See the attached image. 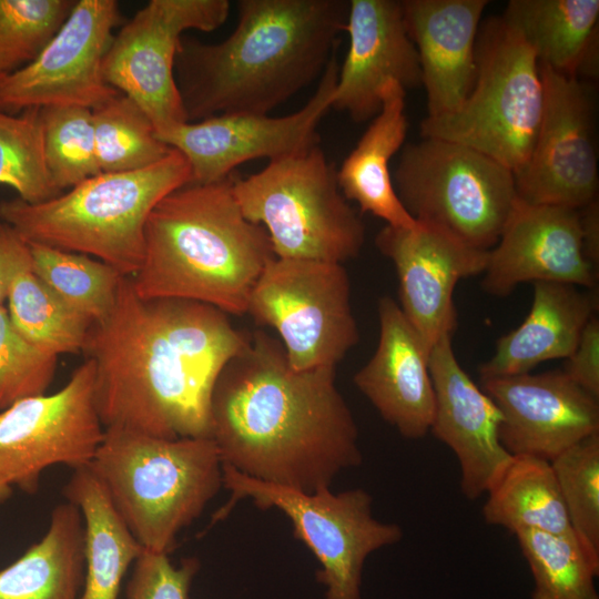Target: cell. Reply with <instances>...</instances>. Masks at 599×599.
Instances as JSON below:
<instances>
[{
    "instance_id": "6da1fadb",
    "label": "cell",
    "mask_w": 599,
    "mask_h": 599,
    "mask_svg": "<svg viewBox=\"0 0 599 599\" xmlns=\"http://www.w3.org/2000/svg\"><path fill=\"white\" fill-rule=\"evenodd\" d=\"M248 339L221 309L140 297L124 276L112 309L91 324L81 351L94 367V402L104 429L211 438L215 382Z\"/></svg>"
},
{
    "instance_id": "7a4b0ae2",
    "label": "cell",
    "mask_w": 599,
    "mask_h": 599,
    "mask_svg": "<svg viewBox=\"0 0 599 599\" xmlns=\"http://www.w3.org/2000/svg\"><path fill=\"white\" fill-rule=\"evenodd\" d=\"M210 416L222 465L261 481L313 493L363 461L336 368L294 369L262 331L221 370Z\"/></svg>"
},
{
    "instance_id": "3957f363",
    "label": "cell",
    "mask_w": 599,
    "mask_h": 599,
    "mask_svg": "<svg viewBox=\"0 0 599 599\" xmlns=\"http://www.w3.org/2000/svg\"><path fill=\"white\" fill-rule=\"evenodd\" d=\"M347 0H240L219 43L182 37L174 77L187 122L267 114L322 77L345 30Z\"/></svg>"
},
{
    "instance_id": "277c9868",
    "label": "cell",
    "mask_w": 599,
    "mask_h": 599,
    "mask_svg": "<svg viewBox=\"0 0 599 599\" xmlns=\"http://www.w3.org/2000/svg\"><path fill=\"white\" fill-rule=\"evenodd\" d=\"M233 177L186 183L150 213L144 251L131 282L143 298H183L243 315L252 291L276 256L265 229L248 221Z\"/></svg>"
},
{
    "instance_id": "5b68a950",
    "label": "cell",
    "mask_w": 599,
    "mask_h": 599,
    "mask_svg": "<svg viewBox=\"0 0 599 599\" xmlns=\"http://www.w3.org/2000/svg\"><path fill=\"white\" fill-rule=\"evenodd\" d=\"M191 181L179 151L145 169L100 173L45 202H0V220L27 243L93 256L132 276L144 251V229L154 206Z\"/></svg>"
},
{
    "instance_id": "8992f818",
    "label": "cell",
    "mask_w": 599,
    "mask_h": 599,
    "mask_svg": "<svg viewBox=\"0 0 599 599\" xmlns=\"http://www.w3.org/2000/svg\"><path fill=\"white\" fill-rule=\"evenodd\" d=\"M90 467L140 545L156 552L170 554L180 531L223 487L210 437L165 439L105 428Z\"/></svg>"
},
{
    "instance_id": "52a82bcc",
    "label": "cell",
    "mask_w": 599,
    "mask_h": 599,
    "mask_svg": "<svg viewBox=\"0 0 599 599\" xmlns=\"http://www.w3.org/2000/svg\"><path fill=\"white\" fill-rule=\"evenodd\" d=\"M233 193L243 215L265 229L276 257L343 264L364 246V223L319 144L234 175Z\"/></svg>"
},
{
    "instance_id": "ba28073f",
    "label": "cell",
    "mask_w": 599,
    "mask_h": 599,
    "mask_svg": "<svg viewBox=\"0 0 599 599\" xmlns=\"http://www.w3.org/2000/svg\"><path fill=\"white\" fill-rule=\"evenodd\" d=\"M542 110L536 54L501 17L493 18L478 31L476 79L467 99L451 113L426 116L420 133L478 150L516 173L532 151Z\"/></svg>"
},
{
    "instance_id": "9c48e42d",
    "label": "cell",
    "mask_w": 599,
    "mask_h": 599,
    "mask_svg": "<svg viewBox=\"0 0 599 599\" xmlns=\"http://www.w3.org/2000/svg\"><path fill=\"white\" fill-rule=\"evenodd\" d=\"M392 177L416 221L483 251L496 245L518 197L510 169L478 150L436 138L405 145Z\"/></svg>"
},
{
    "instance_id": "30bf717a",
    "label": "cell",
    "mask_w": 599,
    "mask_h": 599,
    "mask_svg": "<svg viewBox=\"0 0 599 599\" xmlns=\"http://www.w3.org/2000/svg\"><path fill=\"white\" fill-rule=\"evenodd\" d=\"M223 487L231 500L216 512L220 519L241 499L262 509L274 508L293 526L294 536L319 562L316 579L325 599H362V576L367 557L399 542L403 529L373 515V497L363 488L306 493L261 481L223 466Z\"/></svg>"
},
{
    "instance_id": "8fae6325",
    "label": "cell",
    "mask_w": 599,
    "mask_h": 599,
    "mask_svg": "<svg viewBox=\"0 0 599 599\" xmlns=\"http://www.w3.org/2000/svg\"><path fill=\"white\" fill-rule=\"evenodd\" d=\"M246 313L276 331L297 370L336 368L359 341L341 263L275 257L257 280Z\"/></svg>"
},
{
    "instance_id": "7c38bea8",
    "label": "cell",
    "mask_w": 599,
    "mask_h": 599,
    "mask_svg": "<svg viewBox=\"0 0 599 599\" xmlns=\"http://www.w3.org/2000/svg\"><path fill=\"white\" fill-rule=\"evenodd\" d=\"M230 6L227 0H151L114 32L103 78L146 113L156 134L187 122L174 77L182 34L220 28Z\"/></svg>"
},
{
    "instance_id": "4fadbf2b",
    "label": "cell",
    "mask_w": 599,
    "mask_h": 599,
    "mask_svg": "<svg viewBox=\"0 0 599 599\" xmlns=\"http://www.w3.org/2000/svg\"><path fill=\"white\" fill-rule=\"evenodd\" d=\"M93 386L94 367L84 359L59 390L0 410L2 480L34 494L49 467L77 469L91 464L104 437Z\"/></svg>"
},
{
    "instance_id": "5bb4252c",
    "label": "cell",
    "mask_w": 599,
    "mask_h": 599,
    "mask_svg": "<svg viewBox=\"0 0 599 599\" xmlns=\"http://www.w3.org/2000/svg\"><path fill=\"white\" fill-rule=\"evenodd\" d=\"M115 0H77L69 17L28 65L0 80V110L75 105L95 109L119 91L102 73L103 59L121 23Z\"/></svg>"
},
{
    "instance_id": "9a60e30c",
    "label": "cell",
    "mask_w": 599,
    "mask_h": 599,
    "mask_svg": "<svg viewBox=\"0 0 599 599\" xmlns=\"http://www.w3.org/2000/svg\"><path fill=\"white\" fill-rule=\"evenodd\" d=\"M339 65L335 54L303 108L284 116L223 114L185 122L158 138L186 159L191 183L224 180L242 163L290 156L319 144L317 126L332 109ZM189 182V183H190Z\"/></svg>"
},
{
    "instance_id": "2e32d148",
    "label": "cell",
    "mask_w": 599,
    "mask_h": 599,
    "mask_svg": "<svg viewBox=\"0 0 599 599\" xmlns=\"http://www.w3.org/2000/svg\"><path fill=\"white\" fill-rule=\"evenodd\" d=\"M544 110L532 151L514 173L518 199L579 210L598 190L592 103L577 78L539 64Z\"/></svg>"
},
{
    "instance_id": "e0dca14e",
    "label": "cell",
    "mask_w": 599,
    "mask_h": 599,
    "mask_svg": "<svg viewBox=\"0 0 599 599\" xmlns=\"http://www.w3.org/2000/svg\"><path fill=\"white\" fill-rule=\"evenodd\" d=\"M375 245L393 262L399 307L428 348L453 335L457 326L455 287L461 278L484 273L488 251L420 221L412 229L386 225L377 233Z\"/></svg>"
},
{
    "instance_id": "ac0fdd59",
    "label": "cell",
    "mask_w": 599,
    "mask_h": 599,
    "mask_svg": "<svg viewBox=\"0 0 599 599\" xmlns=\"http://www.w3.org/2000/svg\"><path fill=\"white\" fill-rule=\"evenodd\" d=\"M501 413L499 439L511 456L547 461L599 433L598 398L564 372L480 378Z\"/></svg>"
},
{
    "instance_id": "d6986e66",
    "label": "cell",
    "mask_w": 599,
    "mask_h": 599,
    "mask_svg": "<svg viewBox=\"0 0 599 599\" xmlns=\"http://www.w3.org/2000/svg\"><path fill=\"white\" fill-rule=\"evenodd\" d=\"M483 274V288L495 296L528 282L593 290L597 268L583 254L580 213L517 197Z\"/></svg>"
},
{
    "instance_id": "ffe728a7",
    "label": "cell",
    "mask_w": 599,
    "mask_h": 599,
    "mask_svg": "<svg viewBox=\"0 0 599 599\" xmlns=\"http://www.w3.org/2000/svg\"><path fill=\"white\" fill-rule=\"evenodd\" d=\"M429 370L435 395L429 433L455 454L460 491L475 500L487 494L512 458L499 439L501 413L458 363L453 335L432 347Z\"/></svg>"
},
{
    "instance_id": "44dd1931",
    "label": "cell",
    "mask_w": 599,
    "mask_h": 599,
    "mask_svg": "<svg viewBox=\"0 0 599 599\" xmlns=\"http://www.w3.org/2000/svg\"><path fill=\"white\" fill-rule=\"evenodd\" d=\"M345 30L348 51L339 67L332 108L357 123L373 119L382 91L394 80L405 91L422 87L415 44L398 0H349Z\"/></svg>"
},
{
    "instance_id": "7402d4cb",
    "label": "cell",
    "mask_w": 599,
    "mask_h": 599,
    "mask_svg": "<svg viewBox=\"0 0 599 599\" xmlns=\"http://www.w3.org/2000/svg\"><path fill=\"white\" fill-rule=\"evenodd\" d=\"M377 311V347L354 375V384L403 437L423 438L435 407L430 349L392 297L379 298Z\"/></svg>"
},
{
    "instance_id": "603a6c76",
    "label": "cell",
    "mask_w": 599,
    "mask_h": 599,
    "mask_svg": "<svg viewBox=\"0 0 599 599\" xmlns=\"http://www.w3.org/2000/svg\"><path fill=\"white\" fill-rule=\"evenodd\" d=\"M426 91L427 116L457 110L476 79V42L487 0H404Z\"/></svg>"
},
{
    "instance_id": "cb8c5ba5",
    "label": "cell",
    "mask_w": 599,
    "mask_h": 599,
    "mask_svg": "<svg viewBox=\"0 0 599 599\" xmlns=\"http://www.w3.org/2000/svg\"><path fill=\"white\" fill-rule=\"evenodd\" d=\"M597 307L595 290L586 292L569 284L534 283L527 317L497 341L494 355L479 367L480 378L527 374L541 363L568 358Z\"/></svg>"
},
{
    "instance_id": "d4e9b609",
    "label": "cell",
    "mask_w": 599,
    "mask_h": 599,
    "mask_svg": "<svg viewBox=\"0 0 599 599\" xmlns=\"http://www.w3.org/2000/svg\"><path fill=\"white\" fill-rule=\"evenodd\" d=\"M405 97L396 81L385 84L380 110L337 170V180L345 199L356 202L362 212L384 220L386 225L412 229L417 221L400 202L389 169L408 130Z\"/></svg>"
},
{
    "instance_id": "484cf974",
    "label": "cell",
    "mask_w": 599,
    "mask_h": 599,
    "mask_svg": "<svg viewBox=\"0 0 599 599\" xmlns=\"http://www.w3.org/2000/svg\"><path fill=\"white\" fill-rule=\"evenodd\" d=\"M501 19L539 64L573 78L597 74L598 0H510Z\"/></svg>"
},
{
    "instance_id": "4316f807",
    "label": "cell",
    "mask_w": 599,
    "mask_h": 599,
    "mask_svg": "<svg viewBox=\"0 0 599 599\" xmlns=\"http://www.w3.org/2000/svg\"><path fill=\"white\" fill-rule=\"evenodd\" d=\"M84 576L82 516L65 501L41 539L0 570V599H80Z\"/></svg>"
},
{
    "instance_id": "83f0119b",
    "label": "cell",
    "mask_w": 599,
    "mask_h": 599,
    "mask_svg": "<svg viewBox=\"0 0 599 599\" xmlns=\"http://www.w3.org/2000/svg\"><path fill=\"white\" fill-rule=\"evenodd\" d=\"M63 494L83 520L85 576L80 599H116L126 570L144 548L90 465L73 469Z\"/></svg>"
},
{
    "instance_id": "f1b7e54d",
    "label": "cell",
    "mask_w": 599,
    "mask_h": 599,
    "mask_svg": "<svg viewBox=\"0 0 599 599\" xmlns=\"http://www.w3.org/2000/svg\"><path fill=\"white\" fill-rule=\"evenodd\" d=\"M483 516L487 524L508 529L573 534L549 461L512 456L487 491Z\"/></svg>"
},
{
    "instance_id": "f546056e",
    "label": "cell",
    "mask_w": 599,
    "mask_h": 599,
    "mask_svg": "<svg viewBox=\"0 0 599 599\" xmlns=\"http://www.w3.org/2000/svg\"><path fill=\"white\" fill-rule=\"evenodd\" d=\"M6 303L13 327L35 348L54 356L81 353L92 322L61 301L31 265L17 273Z\"/></svg>"
},
{
    "instance_id": "4dcf8cb0",
    "label": "cell",
    "mask_w": 599,
    "mask_h": 599,
    "mask_svg": "<svg viewBox=\"0 0 599 599\" xmlns=\"http://www.w3.org/2000/svg\"><path fill=\"white\" fill-rule=\"evenodd\" d=\"M29 248L32 272L61 301L92 323L109 314L124 277L118 270L81 253L41 244Z\"/></svg>"
},
{
    "instance_id": "1f68e13d",
    "label": "cell",
    "mask_w": 599,
    "mask_h": 599,
    "mask_svg": "<svg viewBox=\"0 0 599 599\" xmlns=\"http://www.w3.org/2000/svg\"><path fill=\"white\" fill-rule=\"evenodd\" d=\"M515 536L534 580L531 599H599V562L573 534L521 530Z\"/></svg>"
},
{
    "instance_id": "d6a6232c",
    "label": "cell",
    "mask_w": 599,
    "mask_h": 599,
    "mask_svg": "<svg viewBox=\"0 0 599 599\" xmlns=\"http://www.w3.org/2000/svg\"><path fill=\"white\" fill-rule=\"evenodd\" d=\"M92 116L101 173L145 169L173 150L158 138L146 113L121 92L93 109Z\"/></svg>"
},
{
    "instance_id": "836d02e7",
    "label": "cell",
    "mask_w": 599,
    "mask_h": 599,
    "mask_svg": "<svg viewBox=\"0 0 599 599\" xmlns=\"http://www.w3.org/2000/svg\"><path fill=\"white\" fill-rule=\"evenodd\" d=\"M0 184L13 189L17 197L30 204L63 193L45 163L40 109L18 114L0 110Z\"/></svg>"
},
{
    "instance_id": "e575fe53",
    "label": "cell",
    "mask_w": 599,
    "mask_h": 599,
    "mask_svg": "<svg viewBox=\"0 0 599 599\" xmlns=\"http://www.w3.org/2000/svg\"><path fill=\"white\" fill-rule=\"evenodd\" d=\"M40 115L45 163L59 190L64 192L101 173L91 109L47 106Z\"/></svg>"
},
{
    "instance_id": "d590c367",
    "label": "cell",
    "mask_w": 599,
    "mask_h": 599,
    "mask_svg": "<svg viewBox=\"0 0 599 599\" xmlns=\"http://www.w3.org/2000/svg\"><path fill=\"white\" fill-rule=\"evenodd\" d=\"M571 530L599 562V433L550 461Z\"/></svg>"
},
{
    "instance_id": "8d00e7d4",
    "label": "cell",
    "mask_w": 599,
    "mask_h": 599,
    "mask_svg": "<svg viewBox=\"0 0 599 599\" xmlns=\"http://www.w3.org/2000/svg\"><path fill=\"white\" fill-rule=\"evenodd\" d=\"M77 0H0V77L31 63L69 17Z\"/></svg>"
},
{
    "instance_id": "74e56055",
    "label": "cell",
    "mask_w": 599,
    "mask_h": 599,
    "mask_svg": "<svg viewBox=\"0 0 599 599\" xmlns=\"http://www.w3.org/2000/svg\"><path fill=\"white\" fill-rule=\"evenodd\" d=\"M58 356L27 342L0 306V410L23 398L42 395L51 385Z\"/></svg>"
},
{
    "instance_id": "f35d334b",
    "label": "cell",
    "mask_w": 599,
    "mask_h": 599,
    "mask_svg": "<svg viewBox=\"0 0 599 599\" xmlns=\"http://www.w3.org/2000/svg\"><path fill=\"white\" fill-rule=\"evenodd\" d=\"M200 570L196 558L172 564L169 554L143 549L133 564L126 599H190L192 582Z\"/></svg>"
},
{
    "instance_id": "ab89813d",
    "label": "cell",
    "mask_w": 599,
    "mask_h": 599,
    "mask_svg": "<svg viewBox=\"0 0 599 599\" xmlns=\"http://www.w3.org/2000/svg\"><path fill=\"white\" fill-rule=\"evenodd\" d=\"M562 370L575 384L599 397V321L592 316Z\"/></svg>"
},
{
    "instance_id": "60d3db41",
    "label": "cell",
    "mask_w": 599,
    "mask_h": 599,
    "mask_svg": "<svg viewBox=\"0 0 599 599\" xmlns=\"http://www.w3.org/2000/svg\"><path fill=\"white\" fill-rule=\"evenodd\" d=\"M29 265V244L9 224L0 220V306L6 304L17 273Z\"/></svg>"
},
{
    "instance_id": "b9f144b4",
    "label": "cell",
    "mask_w": 599,
    "mask_h": 599,
    "mask_svg": "<svg viewBox=\"0 0 599 599\" xmlns=\"http://www.w3.org/2000/svg\"><path fill=\"white\" fill-rule=\"evenodd\" d=\"M582 248L586 258L597 268L599 262V206L593 200L580 213Z\"/></svg>"
},
{
    "instance_id": "7bdbcfd3",
    "label": "cell",
    "mask_w": 599,
    "mask_h": 599,
    "mask_svg": "<svg viewBox=\"0 0 599 599\" xmlns=\"http://www.w3.org/2000/svg\"><path fill=\"white\" fill-rule=\"evenodd\" d=\"M12 487L0 478V502L12 494Z\"/></svg>"
},
{
    "instance_id": "ee69618b",
    "label": "cell",
    "mask_w": 599,
    "mask_h": 599,
    "mask_svg": "<svg viewBox=\"0 0 599 599\" xmlns=\"http://www.w3.org/2000/svg\"><path fill=\"white\" fill-rule=\"evenodd\" d=\"M3 77H0V80L2 79Z\"/></svg>"
}]
</instances>
